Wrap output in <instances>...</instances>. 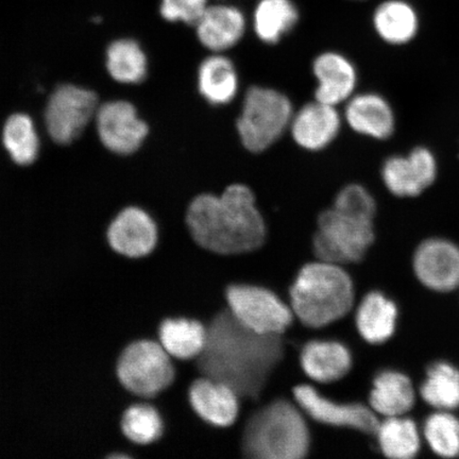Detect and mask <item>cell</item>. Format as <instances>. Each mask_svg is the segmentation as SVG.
Segmentation results:
<instances>
[{"label": "cell", "mask_w": 459, "mask_h": 459, "mask_svg": "<svg viewBox=\"0 0 459 459\" xmlns=\"http://www.w3.org/2000/svg\"><path fill=\"white\" fill-rule=\"evenodd\" d=\"M95 119L100 141L114 153H134L148 134V126L128 101L105 103L97 110Z\"/></svg>", "instance_id": "cell-11"}, {"label": "cell", "mask_w": 459, "mask_h": 459, "mask_svg": "<svg viewBox=\"0 0 459 459\" xmlns=\"http://www.w3.org/2000/svg\"><path fill=\"white\" fill-rule=\"evenodd\" d=\"M107 239L120 255L129 258L147 256L158 244L157 223L146 211L131 206L114 218L108 229Z\"/></svg>", "instance_id": "cell-15"}, {"label": "cell", "mask_w": 459, "mask_h": 459, "mask_svg": "<svg viewBox=\"0 0 459 459\" xmlns=\"http://www.w3.org/2000/svg\"><path fill=\"white\" fill-rule=\"evenodd\" d=\"M227 308L238 323L261 335H283L294 323L289 304L265 287L232 284L225 291Z\"/></svg>", "instance_id": "cell-8"}, {"label": "cell", "mask_w": 459, "mask_h": 459, "mask_svg": "<svg viewBox=\"0 0 459 459\" xmlns=\"http://www.w3.org/2000/svg\"><path fill=\"white\" fill-rule=\"evenodd\" d=\"M208 328L204 352L197 359L203 377L227 384L240 399L255 401L282 359V335H261L247 329L223 308Z\"/></svg>", "instance_id": "cell-1"}, {"label": "cell", "mask_w": 459, "mask_h": 459, "mask_svg": "<svg viewBox=\"0 0 459 459\" xmlns=\"http://www.w3.org/2000/svg\"><path fill=\"white\" fill-rule=\"evenodd\" d=\"M195 26L204 48L212 54H225L243 39L246 20L238 8L220 4L206 8Z\"/></svg>", "instance_id": "cell-19"}, {"label": "cell", "mask_w": 459, "mask_h": 459, "mask_svg": "<svg viewBox=\"0 0 459 459\" xmlns=\"http://www.w3.org/2000/svg\"><path fill=\"white\" fill-rule=\"evenodd\" d=\"M412 264L417 278L429 290L446 292L459 286V247L450 240H426L418 247Z\"/></svg>", "instance_id": "cell-14"}, {"label": "cell", "mask_w": 459, "mask_h": 459, "mask_svg": "<svg viewBox=\"0 0 459 459\" xmlns=\"http://www.w3.org/2000/svg\"><path fill=\"white\" fill-rule=\"evenodd\" d=\"M206 340L208 328L196 319L169 318L159 328V342L171 358L180 360L197 359Z\"/></svg>", "instance_id": "cell-24"}, {"label": "cell", "mask_w": 459, "mask_h": 459, "mask_svg": "<svg viewBox=\"0 0 459 459\" xmlns=\"http://www.w3.org/2000/svg\"><path fill=\"white\" fill-rule=\"evenodd\" d=\"M239 74L233 61L223 54H212L200 63L198 91L211 106L230 105L239 91Z\"/></svg>", "instance_id": "cell-21"}, {"label": "cell", "mask_w": 459, "mask_h": 459, "mask_svg": "<svg viewBox=\"0 0 459 459\" xmlns=\"http://www.w3.org/2000/svg\"><path fill=\"white\" fill-rule=\"evenodd\" d=\"M186 225L201 248L226 256L260 249L268 231L255 195L244 183H233L221 194L198 195L188 205Z\"/></svg>", "instance_id": "cell-2"}, {"label": "cell", "mask_w": 459, "mask_h": 459, "mask_svg": "<svg viewBox=\"0 0 459 459\" xmlns=\"http://www.w3.org/2000/svg\"><path fill=\"white\" fill-rule=\"evenodd\" d=\"M421 397L438 411H453L459 407V370L438 361L429 367L420 388Z\"/></svg>", "instance_id": "cell-28"}, {"label": "cell", "mask_w": 459, "mask_h": 459, "mask_svg": "<svg viewBox=\"0 0 459 459\" xmlns=\"http://www.w3.org/2000/svg\"><path fill=\"white\" fill-rule=\"evenodd\" d=\"M94 91L73 84L59 86L50 96L45 111L46 129L57 143H70L82 134L99 105Z\"/></svg>", "instance_id": "cell-9"}, {"label": "cell", "mask_w": 459, "mask_h": 459, "mask_svg": "<svg viewBox=\"0 0 459 459\" xmlns=\"http://www.w3.org/2000/svg\"><path fill=\"white\" fill-rule=\"evenodd\" d=\"M189 404L196 415L210 426L229 428L239 416V397L227 384L201 377L188 390Z\"/></svg>", "instance_id": "cell-17"}, {"label": "cell", "mask_w": 459, "mask_h": 459, "mask_svg": "<svg viewBox=\"0 0 459 459\" xmlns=\"http://www.w3.org/2000/svg\"><path fill=\"white\" fill-rule=\"evenodd\" d=\"M208 7V0H162L160 14L169 22L195 26Z\"/></svg>", "instance_id": "cell-34"}, {"label": "cell", "mask_w": 459, "mask_h": 459, "mask_svg": "<svg viewBox=\"0 0 459 459\" xmlns=\"http://www.w3.org/2000/svg\"><path fill=\"white\" fill-rule=\"evenodd\" d=\"M375 238V218L331 206L317 218L312 242L315 260L341 266L359 263Z\"/></svg>", "instance_id": "cell-6"}, {"label": "cell", "mask_w": 459, "mask_h": 459, "mask_svg": "<svg viewBox=\"0 0 459 459\" xmlns=\"http://www.w3.org/2000/svg\"><path fill=\"white\" fill-rule=\"evenodd\" d=\"M373 24L383 41L393 45L411 42L418 30L415 11L400 0L382 4L373 16Z\"/></svg>", "instance_id": "cell-25"}, {"label": "cell", "mask_w": 459, "mask_h": 459, "mask_svg": "<svg viewBox=\"0 0 459 459\" xmlns=\"http://www.w3.org/2000/svg\"><path fill=\"white\" fill-rule=\"evenodd\" d=\"M292 395L303 412L325 426L350 429L375 436L380 427V419L370 406L335 402L307 384L294 387Z\"/></svg>", "instance_id": "cell-10"}, {"label": "cell", "mask_w": 459, "mask_h": 459, "mask_svg": "<svg viewBox=\"0 0 459 459\" xmlns=\"http://www.w3.org/2000/svg\"><path fill=\"white\" fill-rule=\"evenodd\" d=\"M369 404L377 415L404 416L415 404V389L409 378L399 371L386 370L375 377Z\"/></svg>", "instance_id": "cell-22"}, {"label": "cell", "mask_w": 459, "mask_h": 459, "mask_svg": "<svg viewBox=\"0 0 459 459\" xmlns=\"http://www.w3.org/2000/svg\"><path fill=\"white\" fill-rule=\"evenodd\" d=\"M299 14L290 0H262L254 16L256 37L263 43L277 44L291 31Z\"/></svg>", "instance_id": "cell-26"}, {"label": "cell", "mask_w": 459, "mask_h": 459, "mask_svg": "<svg viewBox=\"0 0 459 459\" xmlns=\"http://www.w3.org/2000/svg\"><path fill=\"white\" fill-rule=\"evenodd\" d=\"M384 455L393 459H410L420 450V436L414 421L403 416L388 417L376 434Z\"/></svg>", "instance_id": "cell-27"}, {"label": "cell", "mask_w": 459, "mask_h": 459, "mask_svg": "<svg viewBox=\"0 0 459 459\" xmlns=\"http://www.w3.org/2000/svg\"><path fill=\"white\" fill-rule=\"evenodd\" d=\"M120 428L126 438L136 445H151L163 434L160 412L149 404H134L125 411Z\"/></svg>", "instance_id": "cell-31"}, {"label": "cell", "mask_w": 459, "mask_h": 459, "mask_svg": "<svg viewBox=\"0 0 459 459\" xmlns=\"http://www.w3.org/2000/svg\"><path fill=\"white\" fill-rule=\"evenodd\" d=\"M398 308L394 301L378 291H371L359 303L355 324L367 342L380 344L394 335Z\"/></svg>", "instance_id": "cell-23"}, {"label": "cell", "mask_w": 459, "mask_h": 459, "mask_svg": "<svg viewBox=\"0 0 459 459\" xmlns=\"http://www.w3.org/2000/svg\"><path fill=\"white\" fill-rule=\"evenodd\" d=\"M354 301L353 281L346 269L336 264L307 263L290 287L292 312L309 329H323L346 317Z\"/></svg>", "instance_id": "cell-3"}, {"label": "cell", "mask_w": 459, "mask_h": 459, "mask_svg": "<svg viewBox=\"0 0 459 459\" xmlns=\"http://www.w3.org/2000/svg\"><path fill=\"white\" fill-rule=\"evenodd\" d=\"M294 112L290 97L282 91L251 86L244 95L235 126L240 143L252 153L268 151L289 132Z\"/></svg>", "instance_id": "cell-5"}, {"label": "cell", "mask_w": 459, "mask_h": 459, "mask_svg": "<svg viewBox=\"0 0 459 459\" xmlns=\"http://www.w3.org/2000/svg\"><path fill=\"white\" fill-rule=\"evenodd\" d=\"M437 176L434 154L424 147L409 156H394L383 164L382 180L390 194L400 198L417 197L433 185Z\"/></svg>", "instance_id": "cell-12"}, {"label": "cell", "mask_w": 459, "mask_h": 459, "mask_svg": "<svg viewBox=\"0 0 459 459\" xmlns=\"http://www.w3.org/2000/svg\"><path fill=\"white\" fill-rule=\"evenodd\" d=\"M343 122L355 134L384 141L394 134L395 117L392 106L376 93L354 94L343 108Z\"/></svg>", "instance_id": "cell-18"}, {"label": "cell", "mask_w": 459, "mask_h": 459, "mask_svg": "<svg viewBox=\"0 0 459 459\" xmlns=\"http://www.w3.org/2000/svg\"><path fill=\"white\" fill-rule=\"evenodd\" d=\"M343 123L338 107L314 100L294 112L289 132L298 147L318 152L337 139Z\"/></svg>", "instance_id": "cell-13"}, {"label": "cell", "mask_w": 459, "mask_h": 459, "mask_svg": "<svg viewBox=\"0 0 459 459\" xmlns=\"http://www.w3.org/2000/svg\"><path fill=\"white\" fill-rule=\"evenodd\" d=\"M335 209L361 216L375 218L377 204L372 194L365 186L351 183L337 193L333 205Z\"/></svg>", "instance_id": "cell-33"}, {"label": "cell", "mask_w": 459, "mask_h": 459, "mask_svg": "<svg viewBox=\"0 0 459 459\" xmlns=\"http://www.w3.org/2000/svg\"><path fill=\"white\" fill-rule=\"evenodd\" d=\"M312 72L316 79L315 100L328 105H344L357 91L359 74L353 62L336 51L315 57Z\"/></svg>", "instance_id": "cell-16"}, {"label": "cell", "mask_w": 459, "mask_h": 459, "mask_svg": "<svg viewBox=\"0 0 459 459\" xmlns=\"http://www.w3.org/2000/svg\"><path fill=\"white\" fill-rule=\"evenodd\" d=\"M171 359L160 342L149 340L132 342L118 359V380L131 394L142 398L156 397L175 380Z\"/></svg>", "instance_id": "cell-7"}, {"label": "cell", "mask_w": 459, "mask_h": 459, "mask_svg": "<svg viewBox=\"0 0 459 459\" xmlns=\"http://www.w3.org/2000/svg\"><path fill=\"white\" fill-rule=\"evenodd\" d=\"M311 447L302 411L285 399L271 402L246 424L242 452L255 459H301Z\"/></svg>", "instance_id": "cell-4"}, {"label": "cell", "mask_w": 459, "mask_h": 459, "mask_svg": "<svg viewBox=\"0 0 459 459\" xmlns=\"http://www.w3.org/2000/svg\"><path fill=\"white\" fill-rule=\"evenodd\" d=\"M107 68L117 82L140 83L147 74V57L139 43L127 39H118L108 46Z\"/></svg>", "instance_id": "cell-29"}, {"label": "cell", "mask_w": 459, "mask_h": 459, "mask_svg": "<svg viewBox=\"0 0 459 459\" xmlns=\"http://www.w3.org/2000/svg\"><path fill=\"white\" fill-rule=\"evenodd\" d=\"M300 365L312 381L332 384L349 375L352 368V357L340 342L312 341L301 350Z\"/></svg>", "instance_id": "cell-20"}, {"label": "cell", "mask_w": 459, "mask_h": 459, "mask_svg": "<svg viewBox=\"0 0 459 459\" xmlns=\"http://www.w3.org/2000/svg\"><path fill=\"white\" fill-rule=\"evenodd\" d=\"M424 436L436 455L447 458L459 455V419L449 411L430 415L424 423Z\"/></svg>", "instance_id": "cell-32"}, {"label": "cell", "mask_w": 459, "mask_h": 459, "mask_svg": "<svg viewBox=\"0 0 459 459\" xmlns=\"http://www.w3.org/2000/svg\"><path fill=\"white\" fill-rule=\"evenodd\" d=\"M3 140L16 164L29 165L36 160L39 149V134L28 115L14 114L10 117L4 124Z\"/></svg>", "instance_id": "cell-30"}]
</instances>
